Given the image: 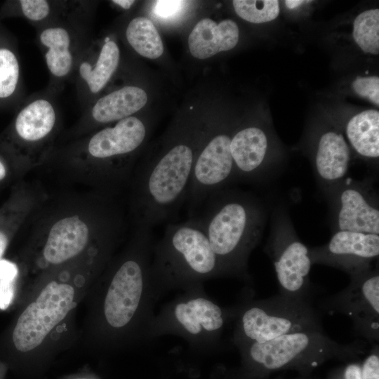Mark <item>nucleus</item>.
Here are the masks:
<instances>
[{
	"label": "nucleus",
	"mask_w": 379,
	"mask_h": 379,
	"mask_svg": "<svg viewBox=\"0 0 379 379\" xmlns=\"http://www.w3.org/2000/svg\"><path fill=\"white\" fill-rule=\"evenodd\" d=\"M196 217L200 221L223 273L239 274L260 234V215L248 198L222 189L211 194Z\"/></svg>",
	"instance_id": "1"
},
{
	"label": "nucleus",
	"mask_w": 379,
	"mask_h": 379,
	"mask_svg": "<svg viewBox=\"0 0 379 379\" xmlns=\"http://www.w3.org/2000/svg\"><path fill=\"white\" fill-rule=\"evenodd\" d=\"M223 274L202 225L196 217L169 223L154 245L152 276L154 284L196 286Z\"/></svg>",
	"instance_id": "2"
},
{
	"label": "nucleus",
	"mask_w": 379,
	"mask_h": 379,
	"mask_svg": "<svg viewBox=\"0 0 379 379\" xmlns=\"http://www.w3.org/2000/svg\"><path fill=\"white\" fill-rule=\"evenodd\" d=\"M366 342L340 343L324 331H302L262 343L240 347L246 368L264 373L288 367H314L333 358L355 357L366 352Z\"/></svg>",
	"instance_id": "3"
},
{
	"label": "nucleus",
	"mask_w": 379,
	"mask_h": 379,
	"mask_svg": "<svg viewBox=\"0 0 379 379\" xmlns=\"http://www.w3.org/2000/svg\"><path fill=\"white\" fill-rule=\"evenodd\" d=\"M302 331H323L320 313L309 300L278 294L250 302L241 309L234 341L240 348Z\"/></svg>",
	"instance_id": "4"
},
{
	"label": "nucleus",
	"mask_w": 379,
	"mask_h": 379,
	"mask_svg": "<svg viewBox=\"0 0 379 379\" xmlns=\"http://www.w3.org/2000/svg\"><path fill=\"white\" fill-rule=\"evenodd\" d=\"M136 252L121 262L108 286L103 305L107 323L114 328L128 325L137 313L152 276L154 239L152 230L138 228Z\"/></svg>",
	"instance_id": "5"
},
{
	"label": "nucleus",
	"mask_w": 379,
	"mask_h": 379,
	"mask_svg": "<svg viewBox=\"0 0 379 379\" xmlns=\"http://www.w3.org/2000/svg\"><path fill=\"white\" fill-rule=\"evenodd\" d=\"M74 288L51 281L19 317L13 332V342L21 352L37 347L48 333L61 321L71 309Z\"/></svg>",
	"instance_id": "6"
},
{
	"label": "nucleus",
	"mask_w": 379,
	"mask_h": 379,
	"mask_svg": "<svg viewBox=\"0 0 379 379\" xmlns=\"http://www.w3.org/2000/svg\"><path fill=\"white\" fill-rule=\"evenodd\" d=\"M320 308L329 313L346 315L354 328L373 345L379 340V274L365 272L351 277L342 291L326 298Z\"/></svg>",
	"instance_id": "7"
},
{
	"label": "nucleus",
	"mask_w": 379,
	"mask_h": 379,
	"mask_svg": "<svg viewBox=\"0 0 379 379\" xmlns=\"http://www.w3.org/2000/svg\"><path fill=\"white\" fill-rule=\"evenodd\" d=\"M312 262L339 267L351 277L368 271L369 262L379 255V235L339 230L324 248L310 251Z\"/></svg>",
	"instance_id": "8"
},
{
	"label": "nucleus",
	"mask_w": 379,
	"mask_h": 379,
	"mask_svg": "<svg viewBox=\"0 0 379 379\" xmlns=\"http://www.w3.org/2000/svg\"><path fill=\"white\" fill-rule=\"evenodd\" d=\"M273 264L279 283V294L287 298L309 300L310 250L298 239H279L273 247Z\"/></svg>",
	"instance_id": "9"
},
{
	"label": "nucleus",
	"mask_w": 379,
	"mask_h": 379,
	"mask_svg": "<svg viewBox=\"0 0 379 379\" xmlns=\"http://www.w3.org/2000/svg\"><path fill=\"white\" fill-rule=\"evenodd\" d=\"M146 136L143 122L135 117H128L93 135L88 142V152L102 160L129 154L142 145Z\"/></svg>",
	"instance_id": "10"
},
{
	"label": "nucleus",
	"mask_w": 379,
	"mask_h": 379,
	"mask_svg": "<svg viewBox=\"0 0 379 379\" xmlns=\"http://www.w3.org/2000/svg\"><path fill=\"white\" fill-rule=\"evenodd\" d=\"M172 317L180 329L193 337L218 335L226 319L225 313L218 305L201 296L175 304Z\"/></svg>",
	"instance_id": "11"
},
{
	"label": "nucleus",
	"mask_w": 379,
	"mask_h": 379,
	"mask_svg": "<svg viewBox=\"0 0 379 379\" xmlns=\"http://www.w3.org/2000/svg\"><path fill=\"white\" fill-rule=\"evenodd\" d=\"M89 237L86 224L77 216L57 221L51 227L44 248V257L51 264L64 262L81 253Z\"/></svg>",
	"instance_id": "12"
},
{
	"label": "nucleus",
	"mask_w": 379,
	"mask_h": 379,
	"mask_svg": "<svg viewBox=\"0 0 379 379\" xmlns=\"http://www.w3.org/2000/svg\"><path fill=\"white\" fill-rule=\"evenodd\" d=\"M238 41L239 28L233 20L227 19L217 24L211 19L204 18L190 34L188 45L194 58L206 59L232 49Z\"/></svg>",
	"instance_id": "13"
},
{
	"label": "nucleus",
	"mask_w": 379,
	"mask_h": 379,
	"mask_svg": "<svg viewBox=\"0 0 379 379\" xmlns=\"http://www.w3.org/2000/svg\"><path fill=\"white\" fill-rule=\"evenodd\" d=\"M267 145L265 132L258 127H247L238 131L230 142L235 177H249L258 173Z\"/></svg>",
	"instance_id": "14"
},
{
	"label": "nucleus",
	"mask_w": 379,
	"mask_h": 379,
	"mask_svg": "<svg viewBox=\"0 0 379 379\" xmlns=\"http://www.w3.org/2000/svg\"><path fill=\"white\" fill-rule=\"evenodd\" d=\"M339 230L379 234V211L371 206L359 191L347 189L340 195Z\"/></svg>",
	"instance_id": "15"
},
{
	"label": "nucleus",
	"mask_w": 379,
	"mask_h": 379,
	"mask_svg": "<svg viewBox=\"0 0 379 379\" xmlns=\"http://www.w3.org/2000/svg\"><path fill=\"white\" fill-rule=\"evenodd\" d=\"M147 101L144 90L125 86L100 98L92 109V116L100 123L121 120L138 112Z\"/></svg>",
	"instance_id": "16"
},
{
	"label": "nucleus",
	"mask_w": 379,
	"mask_h": 379,
	"mask_svg": "<svg viewBox=\"0 0 379 379\" xmlns=\"http://www.w3.org/2000/svg\"><path fill=\"white\" fill-rule=\"evenodd\" d=\"M350 149L341 134L327 132L320 138L316 155V168L319 176L328 181L342 178L347 173Z\"/></svg>",
	"instance_id": "17"
},
{
	"label": "nucleus",
	"mask_w": 379,
	"mask_h": 379,
	"mask_svg": "<svg viewBox=\"0 0 379 379\" xmlns=\"http://www.w3.org/2000/svg\"><path fill=\"white\" fill-rule=\"evenodd\" d=\"M55 113L46 100H36L17 116L15 127L18 135L26 141H37L46 137L53 129Z\"/></svg>",
	"instance_id": "18"
},
{
	"label": "nucleus",
	"mask_w": 379,
	"mask_h": 379,
	"mask_svg": "<svg viewBox=\"0 0 379 379\" xmlns=\"http://www.w3.org/2000/svg\"><path fill=\"white\" fill-rule=\"evenodd\" d=\"M347 138L354 149L368 158L379 156V112L368 109L354 116L346 127Z\"/></svg>",
	"instance_id": "19"
},
{
	"label": "nucleus",
	"mask_w": 379,
	"mask_h": 379,
	"mask_svg": "<svg viewBox=\"0 0 379 379\" xmlns=\"http://www.w3.org/2000/svg\"><path fill=\"white\" fill-rule=\"evenodd\" d=\"M40 41L48 48L45 58L51 72L56 77L67 75L72 64L67 31L62 27L47 28L41 33Z\"/></svg>",
	"instance_id": "20"
},
{
	"label": "nucleus",
	"mask_w": 379,
	"mask_h": 379,
	"mask_svg": "<svg viewBox=\"0 0 379 379\" xmlns=\"http://www.w3.org/2000/svg\"><path fill=\"white\" fill-rule=\"evenodd\" d=\"M95 65L84 62L79 66V74L87 83L90 91L96 93L107 84L115 72L119 61V49L113 41H105Z\"/></svg>",
	"instance_id": "21"
},
{
	"label": "nucleus",
	"mask_w": 379,
	"mask_h": 379,
	"mask_svg": "<svg viewBox=\"0 0 379 379\" xmlns=\"http://www.w3.org/2000/svg\"><path fill=\"white\" fill-rule=\"evenodd\" d=\"M126 35L130 45L143 57L155 59L164 52L163 43L157 29L146 18H133L127 27Z\"/></svg>",
	"instance_id": "22"
},
{
	"label": "nucleus",
	"mask_w": 379,
	"mask_h": 379,
	"mask_svg": "<svg viewBox=\"0 0 379 379\" xmlns=\"http://www.w3.org/2000/svg\"><path fill=\"white\" fill-rule=\"evenodd\" d=\"M353 38L364 52L379 53V9L365 11L358 15L353 23Z\"/></svg>",
	"instance_id": "23"
},
{
	"label": "nucleus",
	"mask_w": 379,
	"mask_h": 379,
	"mask_svg": "<svg viewBox=\"0 0 379 379\" xmlns=\"http://www.w3.org/2000/svg\"><path fill=\"white\" fill-rule=\"evenodd\" d=\"M234 11L242 19L252 23H263L274 20L279 14L277 0H234Z\"/></svg>",
	"instance_id": "24"
},
{
	"label": "nucleus",
	"mask_w": 379,
	"mask_h": 379,
	"mask_svg": "<svg viewBox=\"0 0 379 379\" xmlns=\"http://www.w3.org/2000/svg\"><path fill=\"white\" fill-rule=\"evenodd\" d=\"M19 64L15 54L7 48H0V98L11 95L19 79Z\"/></svg>",
	"instance_id": "25"
},
{
	"label": "nucleus",
	"mask_w": 379,
	"mask_h": 379,
	"mask_svg": "<svg viewBox=\"0 0 379 379\" xmlns=\"http://www.w3.org/2000/svg\"><path fill=\"white\" fill-rule=\"evenodd\" d=\"M18 274L17 265L8 260H0V309L11 304L15 294V282Z\"/></svg>",
	"instance_id": "26"
},
{
	"label": "nucleus",
	"mask_w": 379,
	"mask_h": 379,
	"mask_svg": "<svg viewBox=\"0 0 379 379\" xmlns=\"http://www.w3.org/2000/svg\"><path fill=\"white\" fill-rule=\"evenodd\" d=\"M354 92L359 96L367 98L371 102L379 105V77L371 76L355 79L352 83Z\"/></svg>",
	"instance_id": "27"
},
{
	"label": "nucleus",
	"mask_w": 379,
	"mask_h": 379,
	"mask_svg": "<svg viewBox=\"0 0 379 379\" xmlns=\"http://www.w3.org/2000/svg\"><path fill=\"white\" fill-rule=\"evenodd\" d=\"M20 4L24 15L32 20H43L50 11L49 4L45 0H21Z\"/></svg>",
	"instance_id": "28"
},
{
	"label": "nucleus",
	"mask_w": 379,
	"mask_h": 379,
	"mask_svg": "<svg viewBox=\"0 0 379 379\" xmlns=\"http://www.w3.org/2000/svg\"><path fill=\"white\" fill-rule=\"evenodd\" d=\"M373 345V350L361 364V379H379L378 345Z\"/></svg>",
	"instance_id": "29"
},
{
	"label": "nucleus",
	"mask_w": 379,
	"mask_h": 379,
	"mask_svg": "<svg viewBox=\"0 0 379 379\" xmlns=\"http://www.w3.org/2000/svg\"><path fill=\"white\" fill-rule=\"evenodd\" d=\"M183 1H157L155 13L162 18H169L177 14L184 6Z\"/></svg>",
	"instance_id": "30"
},
{
	"label": "nucleus",
	"mask_w": 379,
	"mask_h": 379,
	"mask_svg": "<svg viewBox=\"0 0 379 379\" xmlns=\"http://www.w3.org/2000/svg\"><path fill=\"white\" fill-rule=\"evenodd\" d=\"M342 379H361V364L350 363L343 370Z\"/></svg>",
	"instance_id": "31"
},
{
	"label": "nucleus",
	"mask_w": 379,
	"mask_h": 379,
	"mask_svg": "<svg viewBox=\"0 0 379 379\" xmlns=\"http://www.w3.org/2000/svg\"><path fill=\"white\" fill-rule=\"evenodd\" d=\"M8 245V238L6 235L1 231H0V260L5 252V250Z\"/></svg>",
	"instance_id": "32"
},
{
	"label": "nucleus",
	"mask_w": 379,
	"mask_h": 379,
	"mask_svg": "<svg viewBox=\"0 0 379 379\" xmlns=\"http://www.w3.org/2000/svg\"><path fill=\"white\" fill-rule=\"evenodd\" d=\"M112 2L119 5L124 9H128L135 1L132 0H114L112 1Z\"/></svg>",
	"instance_id": "33"
},
{
	"label": "nucleus",
	"mask_w": 379,
	"mask_h": 379,
	"mask_svg": "<svg viewBox=\"0 0 379 379\" xmlns=\"http://www.w3.org/2000/svg\"><path fill=\"white\" fill-rule=\"evenodd\" d=\"M305 2H307V1L293 0V1H286L285 4H286V6L288 8L292 9V8H295L299 6L300 5L302 4Z\"/></svg>",
	"instance_id": "34"
},
{
	"label": "nucleus",
	"mask_w": 379,
	"mask_h": 379,
	"mask_svg": "<svg viewBox=\"0 0 379 379\" xmlns=\"http://www.w3.org/2000/svg\"><path fill=\"white\" fill-rule=\"evenodd\" d=\"M6 168L4 164L0 161V180H3L6 176Z\"/></svg>",
	"instance_id": "35"
},
{
	"label": "nucleus",
	"mask_w": 379,
	"mask_h": 379,
	"mask_svg": "<svg viewBox=\"0 0 379 379\" xmlns=\"http://www.w3.org/2000/svg\"><path fill=\"white\" fill-rule=\"evenodd\" d=\"M74 379H94V378H89V377H78Z\"/></svg>",
	"instance_id": "36"
}]
</instances>
